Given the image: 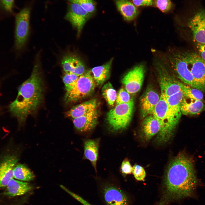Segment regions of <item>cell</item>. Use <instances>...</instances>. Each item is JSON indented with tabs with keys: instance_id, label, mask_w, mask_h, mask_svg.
I'll return each instance as SVG.
<instances>
[{
	"instance_id": "cell-1",
	"label": "cell",
	"mask_w": 205,
	"mask_h": 205,
	"mask_svg": "<svg viewBox=\"0 0 205 205\" xmlns=\"http://www.w3.org/2000/svg\"><path fill=\"white\" fill-rule=\"evenodd\" d=\"M198 184L193 157L184 151L170 161L166 170L162 197L156 205L192 196Z\"/></svg>"
},
{
	"instance_id": "cell-2",
	"label": "cell",
	"mask_w": 205,
	"mask_h": 205,
	"mask_svg": "<svg viewBox=\"0 0 205 205\" xmlns=\"http://www.w3.org/2000/svg\"><path fill=\"white\" fill-rule=\"evenodd\" d=\"M39 62L34 65L30 77L19 87L16 99L9 105V110L20 123L35 111L43 97V82Z\"/></svg>"
},
{
	"instance_id": "cell-3",
	"label": "cell",
	"mask_w": 205,
	"mask_h": 205,
	"mask_svg": "<svg viewBox=\"0 0 205 205\" xmlns=\"http://www.w3.org/2000/svg\"><path fill=\"white\" fill-rule=\"evenodd\" d=\"M151 114L157 119L161 126L156 142L159 145L165 144L172 137L180 120L173 114L169 110L166 98L161 95Z\"/></svg>"
},
{
	"instance_id": "cell-4",
	"label": "cell",
	"mask_w": 205,
	"mask_h": 205,
	"mask_svg": "<svg viewBox=\"0 0 205 205\" xmlns=\"http://www.w3.org/2000/svg\"><path fill=\"white\" fill-rule=\"evenodd\" d=\"M134 105L131 99L127 103L116 105L107 113L106 121L110 131L119 132L127 128L132 119Z\"/></svg>"
},
{
	"instance_id": "cell-5",
	"label": "cell",
	"mask_w": 205,
	"mask_h": 205,
	"mask_svg": "<svg viewBox=\"0 0 205 205\" xmlns=\"http://www.w3.org/2000/svg\"><path fill=\"white\" fill-rule=\"evenodd\" d=\"M96 85L89 71L80 76L73 86L66 91L64 101L66 103H73L88 96L94 91Z\"/></svg>"
},
{
	"instance_id": "cell-6",
	"label": "cell",
	"mask_w": 205,
	"mask_h": 205,
	"mask_svg": "<svg viewBox=\"0 0 205 205\" xmlns=\"http://www.w3.org/2000/svg\"><path fill=\"white\" fill-rule=\"evenodd\" d=\"M101 196L106 205H129L128 196L121 187L109 180L97 179Z\"/></svg>"
},
{
	"instance_id": "cell-7",
	"label": "cell",
	"mask_w": 205,
	"mask_h": 205,
	"mask_svg": "<svg viewBox=\"0 0 205 205\" xmlns=\"http://www.w3.org/2000/svg\"><path fill=\"white\" fill-rule=\"evenodd\" d=\"M168 58L170 67L175 76L185 84L198 89L183 53L173 51L169 54Z\"/></svg>"
},
{
	"instance_id": "cell-8",
	"label": "cell",
	"mask_w": 205,
	"mask_h": 205,
	"mask_svg": "<svg viewBox=\"0 0 205 205\" xmlns=\"http://www.w3.org/2000/svg\"><path fill=\"white\" fill-rule=\"evenodd\" d=\"M155 66L161 95L166 98L181 90L183 83L176 79L163 62H157Z\"/></svg>"
},
{
	"instance_id": "cell-9",
	"label": "cell",
	"mask_w": 205,
	"mask_h": 205,
	"mask_svg": "<svg viewBox=\"0 0 205 205\" xmlns=\"http://www.w3.org/2000/svg\"><path fill=\"white\" fill-rule=\"evenodd\" d=\"M30 11L28 8L22 10L16 16L15 48L18 51L24 46L29 33Z\"/></svg>"
},
{
	"instance_id": "cell-10",
	"label": "cell",
	"mask_w": 205,
	"mask_h": 205,
	"mask_svg": "<svg viewBox=\"0 0 205 205\" xmlns=\"http://www.w3.org/2000/svg\"><path fill=\"white\" fill-rule=\"evenodd\" d=\"M183 53L198 89L205 93V61L197 53Z\"/></svg>"
},
{
	"instance_id": "cell-11",
	"label": "cell",
	"mask_w": 205,
	"mask_h": 205,
	"mask_svg": "<svg viewBox=\"0 0 205 205\" xmlns=\"http://www.w3.org/2000/svg\"><path fill=\"white\" fill-rule=\"evenodd\" d=\"M145 69L142 64L137 65L124 76L121 82L129 93L134 94L140 89L144 80Z\"/></svg>"
},
{
	"instance_id": "cell-12",
	"label": "cell",
	"mask_w": 205,
	"mask_h": 205,
	"mask_svg": "<svg viewBox=\"0 0 205 205\" xmlns=\"http://www.w3.org/2000/svg\"><path fill=\"white\" fill-rule=\"evenodd\" d=\"M69 3L68 8L65 18L76 29L79 35L85 24L92 15L77 3L72 2H69Z\"/></svg>"
},
{
	"instance_id": "cell-13",
	"label": "cell",
	"mask_w": 205,
	"mask_h": 205,
	"mask_svg": "<svg viewBox=\"0 0 205 205\" xmlns=\"http://www.w3.org/2000/svg\"><path fill=\"white\" fill-rule=\"evenodd\" d=\"M188 26L195 43L205 44V10L197 11L189 20Z\"/></svg>"
},
{
	"instance_id": "cell-14",
	"label": "cell",
	"mask_w": 205,
	"mask_h": 205,
	"mask_svg": "<svg viewBox=\"0 0 205 205\" xmlns=\"http://www.w3.org/2000/svg\"><path fill=\"white\" fill-rule=\"evenodd\" d=\"M160 96L155 89L149 87L142 96L140 100L141 116L144 118L151 114L158 102Z\"/></svg>"
},
{
	"instance_id": "cell-15",
	"label": "cell",
	"mask_w": 205,
	"mask_h": 205,
	"mask_svg": "<svg viewBox=\"0 0 205 205\" xmlns=\"http://www.w3.org/2000/svg\"><path fill=\"white\" fill-rule=\"evenodd\" d=\"M98 114L97 109L81 116L73 118L74 126L79 132H89L93 130L98 123Z\"/></svg>"
},
{
	"instance_id": "cell-16",
	"label": "cell",
	"mask_w": 205,
	"mask_h": 205,
	"mask_svg": "<svg viewBox=\"0 0 205 205\" xmlns=\"http://www.w3.org/2000/svg\"><path fill=\"white\" fill-rule=\"evenodd\" d=\"M18 161L15 156L10 155L4 158L0 164V188L7 186L13 178V170Z\"/></svg>"
},
{
	"instance_id": "cell-17",
	"label": "cell",
	"mask_w": 205,
	"mask_h": 205,
	"mask_svg": "<svg viewBox=\"0 0 205 205\" xmlns=\"http://www.w3.org/2000/svg\"><path fill=\"white\" fill-rule=\"evenodd\" d=\"M101 139H85L83 140L84 149L83 159L91 162L96 173Z\"/></svg>"
},
{
	"instance_id": "cell-18",
	"label": "cell",
	"mask_w": 205,
	"mask_h": 205,
	"mask_svg": "<svg viewBox=\"0 0 205 205\" xmlns=\"http://www.w3.org/2000/svg\"><path fill=\"white\" fill-rule=\"evenodd\" d=\"M161 126L156 118L152 114L144 118L141 127L140 137L142 140L148 142L160 131Z\"/></svg>"
},
{
	"instance_id": "cell-19",
	"label": "cell",
	"mask_w": 205,
	"mask_h": 205,
	"mask_svg": "<svg viewBox=\"0 0 205 205\" xmlns=\"http://www.w3.org/2000/svg\"><path fill=\"white\" fill-rule=\"evenodd\" d=\"M61 65L65 73H70L80 76L84 73L85 68L84 63L77 57L68 54L64 56Z\"/></svg>"
},
{
	"instance_id": "cell-20",
	"label": "cell",
	"mask_w": 205,
	"mask_h": 205,
	"mask_svg": "<svg viewBox=\"0 0 205 205\" xmlns=\"http://www.w3.org/2000/svg\"><path fill=\"white\" fill-rule=\"evenodd\" d=\"M181 113L184 115L198 114L205 110V103L184 96L180 104Z\"/></svg>"
},
{
	"instance_id": "cell-21",
	"label": "cell",
	"mask_w": 205,
	"mask_h": 205,
	"mask_svg": "<svg viewBox=\"0 0 205 205\" xmlns=\"http://www.w3.org/2000/svg\"><path fill=\"white\" fill-rule=\"evenodd\" d=\"M6 186L3 194L11 197L23 195L31 190L33 188L29 183L17 180L14 178L10 180Z\"/></svg>"
},
{
	"instance_id": "cell-22",
	"label": "cell",
	"mask_w": 205,
	"mask_h": 205,
	"mask_svg": "<svg viewBox=\"0 0 205 205\" xmlns=\"http://www.w3.org/2000/svg\"><path fill=\"white\" fill-rule=\"evenodd\" d=\"M98 105L97 101L93 99L73 106L66 114L73 119L76 118L97 109Z\"/></svg>"
},
{
	"instance_id": "cell-23",
	"label": "cell",
	"mask_w": 205,
	"mask_h": 205,
	"mask_svg": "<svg viewBox=\"0 0 205 205\" xmlns=\"http://www.w3.org/2000/svg\"><path fill=\"white\" fill-rule=\"evenodd\" d=\"M115 3L118 11L126 20H132L139 14L138 10L128 0H115Z\"/></svg>"
},
{
	"instance_id": "cell-24",
	"label": "cell",
	"mask_w": 205,
	"mask_h": 205,
	"mask_svg": "<svg viewBox=\"0 0 205 205\" xmlns=\"http://www.w3.org/2000/svg\"><path fill=\"white\" fill-rule=\"evenodd\" d=\"M113 60L112 58L105 64L89 71L97 85H102L109 78Z\"/></svg>"
},
{
	"instance_id": "cell-25",
	"label": "cell",
	"mask_w": 205,
	"mask_h": 205,
	"mask_svg": "<svg viewBox=\"0 0 205 205\" xmlns=\"http://www.w3.org/2000/svg\"><path fill=\"white\" fill-rule=\"evenodd\" d=\"M183 97L181 90L166 98L169 110L175 116L179 119L181 115L180 104Z\"/></svg>"
},
{
	"instance_id": "cell-26",
	"label": "cell",
	"mask_w": 205,
	"mask_h": 205,
	"mask_svg": "<svg viewBox=\"0 0 205 205\" xmlns=\"http://www.w3.org/2000/svg\"><path fill=\"white\" fill-rule=\"evenodd\" d=\"M13 178L24 181H30L34 179V175L32 172L25 165H16L13 170Z\"/></svg>"
},
{
	"instance_id": "cell-27",
	"label": "cell",
	"mask_w": 205,
	"mask_h": 205,
	"mask_svg": "<svg viewBox=\"0 0 205 205\" xmlns=\"http://www.w3.org/2000/svg\"><path fill=\"white\" fill-rule=\"evenodd\" d=\"M102 96L110 106H113L116 102L117 93L112 85L110 82L106 83L102 89Z\"/></svg>"
},
{
	"instance_id": "cell-28",
	"label": "cell",
	"mask_w": 205,
	"mask_h": 205,
	"mask_svg": "<svg viewBox=\"0 0 205 205\" xmlns=\"http://www.w3.org/2000/svg\"><path fill=\"white\" fill-rule=\"evenodd\" d=\"M181 91L184 97L199 100L205 103L203 93L199 89L183 83Z\"/></svg>"
},
{
	"instance_id": "cell-29",
	"label": "cell",
	"mask_w": 205,
	"mask_h": 205,
	"mask_svg": "<svg viewBox=\"0 0 205 205\" xmlns=\"http://www.w3.org/2000/svg\"><path fill=\"white\" fill-rule=\"evenodd\" d=\"M68 1L78 4L84 9L91 15L96 11L95 4L94 0H68Z\"/></svg>"
},
{
	"instance_id": "cell-30",
	"label": "cell",
	"mask_w": 205,
	"mask_h": 205,
	"mask_svg": "<svg viewBox=\"0 0 205 205\" xmlns=\"http://www.w3.org/2000/svg\"><path fill=\"white\" fill-rule=\"evenodd\" d=\"M79 76L72 73H65L63 77V80L66 91L73 86Z\"/></svg>"
},
{
	"instance_id": "cell-31",
	"label": "cell",
	"mask_w": 205,
	"mask_h": 205,
	"mask_svg": "<svg viewBox=\"0 0 205 205\" xmlns=\"http://www.w3.org/2000/svg\"><path fill=\"white\" fill-rule=\"evenodd\" d=\"M154 5L164 13L170 11L173 7V5L170 0H155Z\"/></svg>"
},
{
	"instance_id": "cell-32",
	"label": "cell",
	"mask_w": 205,
	"mask_h": 205,
	"mask_svg": "<svg viewBox=\"0 0 205 205\" xmlns=\"http://www.w3.org/2000/svg\"><path fill=\"white\" fill-rule=\"evenodd\" d=\"M130 98L129 93L124 88H121L117 94L116 100V105L125 103L129 102Z\"/></svg>"
},
{
	"instance_id": "cell-33",
	"label": "cell",
	"mask_w": 205,
	"mask_h": 205,
	"mask_svg": "<svg viewBox=\"0 0 205 205\" xmlns=\"http://www.w3.org/2000/svg\"><path fill=\"white\" fill-rule=\"evenodd\" d=\"M132 173L135 178L138 181H144L146 175L144 168L137 164H135L132 167Z\"/></svg>"
},
{
	"instance_id": "cell-34",
	"label": "cell",
	"mask_w": 205,
	"mask_h": 205,
	"mask_svg": "<svg viewBox=\"0 0 205 205\" xmlns=\"http://www.w3.org/2000/svg\"><path fill=\"white\" fill-rule=\"evenodd\" d=\"M132 167L128 159L126 157L122 161L121 164L120 171L124 177L132 173Z\"/></svg>"
},
{
	"instance_id": "cell-35",
	"label": "cell",
	"mask_w": 205,
	"mask_h": 205,
	"mask_svg": "<svg viewBox=\"0 0 205 205\" xmlns=\"http://www.w3.org/2000/svg\"><path fill=\"white\" fill-rule=\"evenodd\" d=\"M14 0H0V3L3 8L6 11H12Z\"/></svg>"
},
{
	"instance_id": "cell-36",
	"label": "cell",
	"mask_w": 205,
	"mask_h": 205,
	"mask_svg": "<svg viewBox=\"0 0 205 205\" xmlns=\"http://www.w3.org/2000/svg\"><path fill=\"white\" fill-rule=\"evenodd\" d=\"M60 186L63 189L66 191V192L73 196L75 199L81 203L83 205H92L87 201L84 199L83 198L79 195L65 188L64 186L62 185H60Z\"/></svg>"
},
{
	"instance_id": "cell-37",
	"label": "cell",
	"mask_w": 205,
	"mask_h": 205,
	"mask_svg": "<svg viewBox=\"0 0 205 205\" xmlns=\"http://www.w3.org/2000/svg\"><path fill=\"white\" fill-rule=\"evenodd\" d=\"M134 4L137 7L151 6L154 5V0H132Z\"/></svg>"
},
{
	"instance_id": "cell-38",
	"label": "cell",
	"mask_w": 205,
	"mask_h": 205,
	"mask_svg": "<svg viewBox=\"0 0 205 205\" xmlns=\"http://www.w3.org/2000/svg\"><path fill=\"white\" fill-rule=\"evenodd\" d=\"M195 43L197 53L205 61V44Z\"/></svg>"
}]
</instances>
